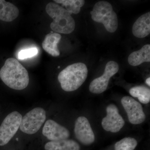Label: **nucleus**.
I'll list each match as a JSON object with an SVG mask.
<instances>
[{
    "label": "nucleus",
    "instance_id": "nucleus-16",
    "mask_svg": "<svg viewBox=\"0 0 150 150\" xmlns=\"http://www.w3.org/2000/svg\"><path fill=\"white\" fill-rule=\"evenodd\" d=\"M130 95L137 98L140 102L147 104L150 101V90L144 86H137L130 89Z\"/></svg>",
    "mask_w": 150,
    "mask_h": 150
},
{
    "label": "nucleus",
    "instance_id": "nucleus-22",
    "mask_svg": "<svg viewBox=\"0 0 150 150\" xmlns=\"http://www.w3.org/2000/svg\"><path fill=\"white\" fill-rule=\"evenodd\" d=\"M21 150L18 149H12V150Z\"/></svg>",
    "mask_w": 150,
    "mask_h": 150
},
{
    "label": "nucleus",
    "instance_id": "nucleus-11",
    "mask_svg": "<svg viewBox=\"0 0 150 150\" xmlns=\"http://www.w3.org/2000/svg\"><path fill=\"white\" fill-rule=\"evenodd\" d=\"M74 133L76 139L83 145L91 144L95 139L89 122L84 116L78 117L75 121Z\"/></svg>",
    "mask_w": 150,
    "mask_h": 150
},
{
    "label": "nucleus",
    "instance_id": "nucleus-6",
    "mask_svg": "<svg viewBox=\"0 0 150 150\" xmlns=\"http://www.w3.org/2000/svg\"><path fill=\"white\" fill-rule=\"evenodd\" d=\"M90 13L93 20L102 23L108 32L112 33L117 30L118 17L110 3L105 1L96 3Z\"/></svg>",
    "mask_w": 150,
    "mask_h": 150
},
{
    "label": "nucleus",
    "instance_id": "nucleus-18",
    "mask_svg": "<svg viewBox=\"0 0 150 150\" xmlns=\"http://www.w3.org/2000/svg\"><path fill=\"white\" fill-rule=\"evenodd\" d=\"M138 142L131 137L123 138L115 145V150H134L137 146Z\"/></svg>",
    "mask_w": 150,
    "mask_h": 150
},
{
    "label": "nucleus",
    "instance_id": "nucleus-9",
    "mask_svg": "<svg viewBox=\"0 0 150 150\" xmlns=\"http://www.w3.org/2000/svg\"><path fill=\"white\" fill-rule=\"evenodd\" d=\"M121 101L130 123L137 125L145 121L146 115L139 103L129 96L123 97Z\"/></svg>",
    "mask_w": 150,
    "mask_h": 150
},
{
    "label": "nucleus",
    "instance_id": "nucleus-8",
    "mask_svg": "<svg viewBox=\"0 0 150 150\" xmlns=\"http://www.w3.org/2000/svg\"><path fill=\"white\" fill-rule=\"evenodd\" d=\"M119 66L116 62L110 61L105 66L103 75L94 79L90 84L89 89L92 93L100 94L106 90L109 80L112 76L118 72Z\"/></svg>",
    "mask_w": 150,
    "mask_h": 150
},
{
    "label": "nucleus",
    "instance_id": "nucleus-19",
    "mask_svg": "<svg viewBox=\"0 0 150 150\" xmlns=\"http://www.w3.org/2000/svg\"><path fill=\"white\" fill-rule=\"evenodd\" d=\"M38 53V49L36 48L23 49L18 52V58L19 60H24L36 56Z\"/></svg>",
    "mask_w": 150,
    "mask_h": 150
},
{
    "label": "nucleus",
    "instance_id": "nucleus-7",
    "mask_svg": "<svg viewBox=\"0 0 150 150\" xmlns=\"http://www.w3.org/2000/svg\"><path fill=\"white\" fill-rule=\"evenodd\" d=\"M70 136V131L67 128L48 117L40 132L27 146L30 144L67 139Z\"/></svg>",
    "mask_w": 150,
    "mask_h": 150
},
{
    "label": "nucleus",
    "instance_id": "nucleus-1",
    "mask_svg": "<svg viewBox=\"0 0 150 150\" xmlns=\"http://www.w3.org/2000/svg\"><path fill=\"white\" fill-rule=\"evenodd\" d=\"M48 117V112L42 106H35L23 115L16 142L25 150L28 144L40 132Z\"/></svg>",
    "mask_w": 150,
    "mask_h": 150
},
{
    "label": "nucleus",
    "instance_id": "nucleus-14",
    "mask_svg": "<svg viewBox=\"0 0 150 150\" xmlns=\"http://www.w3.org/2000/svg\"><path fill=\"white\" fill-rule=\"evenodd\" d=\"M19 10L13 4L4 0H0V20L13 21L18 16Z\"/></svg>",
    "mask_w": 150,
    "mask_h": 150
},
{
    "label": "nucleus",
    "instance_id": "nucleus-12",
    "mask_svg": "<svg viewBox=\"0 0 150 150\" xmlns=\"http://www.w3.org/2000/svg\"><path fill=\"white\" fill-rule=\"evenodd\" d=\"M132 33L135 37L144 38L150 33V12L142 15L134 23Z\"/></svg>",
    "mask_w": 150,
    "mask_h": 150
},
{
    "label": "nucleus",
    "instance_id": "nucleus-4",
    "mask_svg": "<svg viewBox=\"0 0 150 150\" xmlns=\"http://www.w3.org/2000/svg\"><path fill=\"white\" fill-rule=\"evenodd\" d=\"M88 73L87 68L84 64L75 63L62 70L58 75V79L63 90L74 91L85 81Z\"/></svg>",
    "mask_w": 150,
    "mask_h": 150
},
{
    "label": "nucleus",
    "instance_id": "nucleus-2",
    "mask_svg": "<svg viewBox=\"0 0 150 150\" xmlns=\"http://www.w3.org/2000/svg\"><path fill=\"white\" fill-rule=\"evenodd\" d=\"M23 114L6 108L0 116V150H23L16 142Z\"/></svg>",
    "mask_w": 150,
    "mask_h": 150
},
{
    "label": "nucleus",
    "instance_id": "nucleus-17",
    "mask_svg": "<svg viewBox=\"0 0 150 150\" xmlns=\"http://www.w3.org/2000/svg\"><path fill=\"white\" fill-rule=\"evenodd\" d=\"M54 1L61 4L62 7H65V9L71 14L79 13L85 3L83 0H55Z\"/></svg>",
    "mask_w": 150,
    "mask_h": 150
},
{
    "label": "nucleus",
    "instance_id": "nucleus-10",
    "mask_svg": "<svg viewBox=\"0 0 150 150\" xmlns=\"http://www.w3.org/2000/svg\"><path fill=\"white\" fill-rule=\"evenodd\" d=\"M107 115L102 119L101 125L105 131L117 133L125 124V121L119 114L118 108L115 105L110 104L106 107Z\"/></svg>",
    "mask_w": 150,
    "mask_h": 150
},
{
    "label": "nucleus",
    "instance_id": "nucleus-5",
    "mask_svg": "<svg viewBox=\"0 0 150 150\" xmlns=\"http://www.w3.org/2000/svg\"><path fill=\"white\" fill-rule=\"evenodd\" d=\"M46 10L48 15L54 20L50 25L53 31L68 34L74 30V20L64 8L56 3L50 2L46 5Z\"/></svg>",
    "mask_w": 150,
    "mask_h": 150
},
{
    "label": "nucleus",
    "instance_id": "nucleus-13",
    "mask_svg": "<svg viewBox=\"0 0 150 150\" xmlns=\"http://www.w3.org/2000/svg\"><path fill=\"white\" fill-rule=\"evenodd\" d=\"M62 38V36L58 33H51L45 36L42 43V47L48 54L57 57L60 55V51L58 49V44Z\"/></svg>",
    "mask_w": 150,
    "mask_h": 150
},
{
    "label": "nucleus",
    "instance_id": "nucleus-20",
    "mask_svg": "<svg viewBox=\"0 0 150 150\" xmlns=\"http://www.w3.org/2000/svg\"><path fill=\"white\" fill-rule=\"evenodd\" d=\"M5 109L6 108L4 107L3 105L0 104V116L2 115Z\"/></svg>",
    "mask_w": 150,
    "mask_h": 150
},
{
    "label": "nucleus",
    "instance_id": "nucleus-21",
    "mask_svg": "<svg viewBox=\"0 0 150 150\" xmlns=\"http://www.w3.org/2000/svg\"><path fill=\"white\" fill-rule=\"evenodd\" d=\"M146 83L149 86H150V77L148 78V79H146Z\"/></svg>",
    "mask_w": 150,
    "mask_h": 150
},
{
    "label": "nucleus",
    "instance_id": "nucleus-3",
    "mask_svg": "<svg viewBox=\"0 0 150 150\" xmlns=\"http://www.w3.org/2000/svg\"><path fill=\"white\" fill-rule=\"evenodd\" d=\"M0 79L10 88L21 91L26 88L29 83L27 70L17 59L8 58L0 69Z\"/></svg>",
    "mask_w": 150,
    "mask_h": 150
},
{
    "label": "nucleus",
    "instance_id": "nucleus-15",
    "mask_svg": "<svg viewBox=\"0 0 150 150\" xmlns=\"http://www.w3.org/2000/svg\"><path fill=\"white\" fill-rule=\"evenodd\" d=\"M150 62V45H144L139 51H134L128 57V62L131 66L136 67L144 62Z\"/></svg>",
    "mask_w": 150,
    "mask_h": 150
}]
</instances>
